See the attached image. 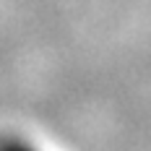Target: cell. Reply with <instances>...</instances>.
<instances>
[{"label": "cell", "mask_w": 151, "mask_h": 151, "mask_svg": "<svg viewBox=\"0 0 151 151\" xmlns=\"http://www.w3.org/2000/svg\"><path fill=\"white\" fill-rule=\"evenodd\" d=\"M0 151H37L21 138H0Z\"/></svg>", "instance_id": "obj_1"}]
</instances>
